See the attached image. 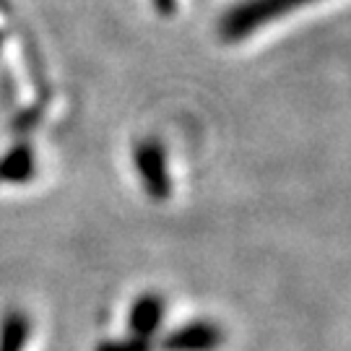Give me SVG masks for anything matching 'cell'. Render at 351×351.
<instances>
[{"mask_svg": "<svg viewBox=\"0 0 351 351\" xmlns=\"http://www.w3.org/2000/svg\"><path fill=\"white\" fill-rule=\"evenodd\" d=\"M159 323H162V302L156 297H143L133 310V339L146 341Z\"/></svg>", "mask_w": 351, "mask_h": 351, "instance_id": "cell-4", "label": "cell"}, {"mask_svg": "<svg viewBox=\"0 0 351 351\" xmlns=\"http://www.w3.org/2000/svg\"><path fill=\"white\" fill-rule=\"evenodd\" d=\"M136 167H138L146 188L151 190V195H159V198L167 195V190H169V177H167V169H164V156L159 146L143 143V146L136 151Z\"/></svg>", "mask_w": 351, "mask_h": 351, "instance_id": "cell-3", "label": "cell"}, {"mask_svg": "<svg viewBox=\"0 0 351 351\" xmlns=\"http://www.w3.org/2000/svg\"><path fill=\"white\" fill-rule=\"evenodd\" d=\"M26 339V320L13 315L11 320L5 323V330H3V343H0V351H21Z\"/></svg>", "mask_w": 351, "mask_h": 351, "instance_id": "cell-5", "label": "cell"}, {"mask_svg": "<svg viewBox=\"0 0 351 351\" xmlns=\"http://www.w3.org/2000/svg\"><path fill=\"white\" fill-rule=\"evenodd\" d=\"M310 3L315 0H245L226 13V19L221 21V34L224 39H242L258 26L271 24L281 13L294 11L300 5H310Z\"/></svg>", "mask_w": 351, "mask_h": 351, "instance_id": "cell-1", "label": "cell"}, {"mask_svg": "<svg viewBox=\"0 0 351 351\" xmlns=\"http://www.w3.org/2000/svg\"><path fill=\"white\" fill-rule=\"evenodd\" d=\"M224 341V333L211 323H193L172 333L159 351H213Z\"/></svg>", "mask_w": 351, "mask_h": 351, "instance_id": "cell-2", "label": "cell"}, {"mask_svg": "<svg viewBox=\"0 0 351 351\" xmlns=\"http://www.w3.org/2000/svg\"><path fill=\"white\" fill-rule=\"evenodd\" d=\"M154 3H156V8H162L164 13H169L175 8V0H154Z\"/></svg>", "mask_w": 351, "mask_h": 351, "instance_id": "cell-6", "label": "cell"}]
</instances>
